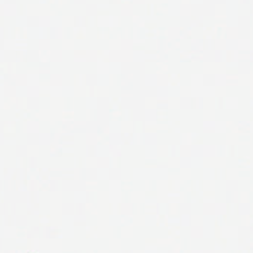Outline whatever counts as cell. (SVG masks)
<instances>
[{
    "instance_id": "1",
    "label": "cell",
    "mask_w": 253,
    "mask_h": 253,
    "mask_svg": "<svg viewBox=\"0 0 253 253\" xmlns=\"http://www.w3.org/2000/svg\"><path fill=\"white\" fill-rule=\"evenodd\" d=\"M62 60V55L61 53L58 52V51H55L54 53H52L51 54V60L53 62H56V61H61Z\"/></svg>"
}]
</instances>
